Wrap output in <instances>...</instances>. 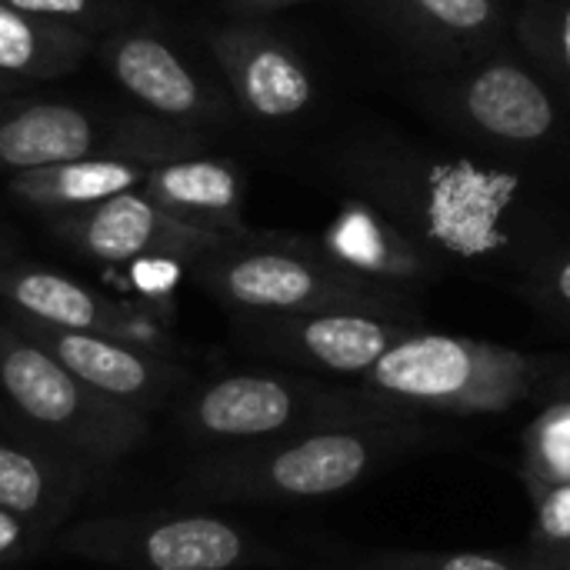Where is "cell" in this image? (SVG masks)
<instances>
[{
	"label": "cell",
	"instance_id": "15",
	"mask_svg": "<svg viewBox=\"0 0 570 570\" xmlns=\"http://www.w3.org/2000/svg\"><path fill=\"white\" fill-rule=\"evenodd\" d=\"M164 210L174 217L227 234V237H244L250 234L244 227V180L240 170L227 157H210V154H184L157 164L144 187Z\"/></svg>",
	"mask_w": 570,
	"mask_h": 570
},
{
	"label": "cell",
	"instance_id": "17",
	"mask_svg": "<svg viewBox=\"0 0 570 570\" xmlns=\"http://www.w3.org/2000/svg\"><path fill=\"white\" fill-rule=\"evenodd\" d=\"M77 461L0 441V511L53 528L80 498Z\"/></svg>",
	"mask_w": 570,
	"mask_h": 570
},
{
	"label": "cell",
	"instance_id": "14",
	"mask_svg": "<svg viewBox=\"0 0 570 570\" xmlns=\"http://www.w3.org/2000/svg\"><path fill=\"white\" fill-rule=\"evenodd\" d=\"M114 127L87 107L67 100H3L0 97V170L23 174L94 154Z\"/></svg>",
	"mask_w": 570,
	"mask_h": 570
},
{
	"label": "cell",
	"instance_id": "11",
	"mask_svg": "<svg viewBox=\"0 0 570 570\" xmlns=\"http://www.w3.org/2000/svg\"><path fill=\"white\" fill-rule=\"evenodd\" d=\"M97 53L114 83L134 104H140L144 114L180 127H197L224 117L220 97L157 30L120 23L104 33Z\"/></svg>",
	"mask_w": 570,
	"mask_h": 570
},
{
	"label": "cell",
	"instance_id": "6",
	"mask_svg": "<svg viewBox=\"0 0 570 570\" xmlns=\"http://www.w3.org/2000/svg\"><path fill=\"white\" fill-rule=\"evenodd\" d=\"M200 147L204 137L194 127L167 124L150 114H134L117 120L110 137L94 154L40 170L10 174L7 190L30 210L63 217L140 190L157 164L184 154H200Z\"/></svg>",
	"mask_w": 570,
	"mask_h": 570
},
{
	"label": "cell",
	"instance_id": "12",
	"mask_svg": "<svg viewBox=\"0 0 570 570\" xmlns=\"http://www.w3.org/2000/svg\"><path fill=\"white\" fill-rule=\"evenodd\" d=\"M27 337H33L43 351H50L73 377H80L97 394L127 404L140 414L167 404L177 391H184L187 374L160 351H147L140 344L87 334V331H60L30 321H13Z\"/></svg>",
	"mask_w": 570,
	"mask_h": 570
},
{
	"label": "cell",
	"instance_id": "5",
	"mask_svg": "<svg viewBox=\"0 0 570 570\" xmlns=\"http://www.w3.org/2000/svg\"><path fill=\"white\" fill-rule=\"evenodd\" d=\"M407 417L421 414L381 401L364 387H327L281 374H227L200 384L177 407V421L194 441L220 448L261 444L341 424Z\"/></svg>",
	"mask_w": 570,
	"mask_h": 570
},
{
	"label": "cell",
	"instance_id": "33",
	"mask_svg": "<svg viewBox=\"0 0 570 570\" xmlns=\"http://www.w3.org/2000/svg\"><path fill=\"white\" fill-rule=\"evenodd\" d=\"M0 257H3V240H0Z\"/></svg>",
	"mask_w": 570,
	"mask_h": 570
},
{
	"label": "cell",
	"instance_id": "13",
	"mask_svg": "<svg viewBox=\"0 0 570 570\" xmlns=\"http://www.w3.org/2000/svg\"><path fill=\"white\" fill-rule=\"evenodd\" d=\"M210 53L234 94V104L264 124L301 117L314 100V77L304 57L261 27H220L210 33Z\"/></svg>",
	"mask_w": 570,
	"mask_h": 570
},
{
	"label": "cell",
	"instance_id": "23",
	"mask_svg": "<svg viewBox=\"0 0 570 570\" xmlns=\"http://www.w3.org/2000/svg\"><path fill=\"white\" fill-rule=\"evenodd\" d=\"M30 17L40 20H53L63 27H77L83 33H97V30H114L124 23L127 3L124 0H3Z\"/></svg>",
	"mask_w": 570,
	"mask_h": 570
},
{
	"label": "cell",
	"instance_id": "20",
	"mask_svg": "<svg viewBox=\"0 0 570 570\" xmlns=\"http://www.w3.org/2000/svg\"><path fill=\"white\" fill-rule=\"evenodd\" d=\"M327 570H534L521 554H481V551H341Z\"/></svg>",
	"mask_w": 570,
	"mask_h": 570
},
{
	"label": "cell",
	"instance_id": "29",
	"mask_svg": "<svg viewBox=\"0 0 570 570\" xmlns=\"http://www.w3.org/2000/svg\"><path fill=\"white\" fill-rule=\"evenodd\" d=\"M294 3H307V0H230V7L244 10V13H267V10H281V7H294Z\"/></svg>",
	"mask_w": 570,
	"mask_h": 570
},
{
	"label": "cell",
	"instance_id": "9",
	"mask_svg": "<svg viewBox=\"0 0 570 570\" xmlns=\"http://www.w3.org/2000/svg\"><path fill=\"white\" fill-rule=\"evenodd\" d=\"M0 304L13 314V321L107 334L160 354L170 351L160 314L144 304H120L40 264H0Z\"/></svg>",
	"mask_w": 570,
	"mask_h": 570
},
{
	"label": "cell",
	"instance_id": "10",
	"mask_svg": "<svg viewBox=\"0 0 570 570\" xmlns=\"http://www.w3.org/2000/svg\"><path fill=\"white\" fill-rule=\"evenodd\" d=\"M411 331H417L411 321H397L371 311L247 317V334L264 351L291 364L344 374V377H364Z\"/></svg>",
	"mask_w": 570,
	"mask_h": 570
},
{
	"label": "cell",
	"instance_id": "25",
	"mask_svg": "<svg viewBox=\"0 0 570 570\" xmlns=\"http://www.w3.org/2000/svg\"><path fill=\"white\" fill-rule=\"evenodd\" d=\"M428 23L458 33V37H474L484 33L498 23V7L494 0H407Z\"/></svg>",
	"mask_w": 570,
	"mask_h": 570
},
{
	"label": "cell",
	"instance_id": "18",
	"mask_svg": "<svg viewBox=\"0 0 570 570\" xmlns=\"http://www.w3.org/2000/svg\"><path fill=\"white\" fill-rule=\"evenodd\" d=\"M94 50V37L53 20L30 17L0 0V73L33 83L77 70Z\"/></svg>",
	"mask_w": 570,
	"mask_h": 570
},
{
	"label": "cell",
	"instance_id": "28",
	"mask_svg": "<svg viewBox=\"0 0 570 570\" xmlns=\"http://www.w3.org/2000/svg\"><path fill=\"white\" fill-rule=\"evenodd\" d=\"M37 531L40 528L33 521L17 518L10 511H0V564L10 561V558H17V554H23L33 544Z\"/></svg>",
	"mask_w": 570,
	"mask_h": 570
},
{
	"label": "cell",
	"instance_id": "4",
	"mask_svg": "<svg viewBox=\"0 0 570 570\" xmlns=\"http://www.w3.org/2000/svg\"><path fill=\"white\" fill-rule=\"evenodd\" d=\"M0 401L43 451L77 464H114L150 434L147 414L87 387L13 321H0Z\"/></svg>",
	"mask_w": 570,
	"mask_h": 570
},
{
	"label": "cell",
	"instance_id": "1",
	"mask_svg": "<svg viewBox=\"0 0 570 570\" xmlns=\"http://www.w3.org/2000/svg\"><path fill=\"white\" fill-rule=\"evenodd\" d=\"M444 441L448 434L424 424V417L321 428L224 448L187 474V488L214 501H317L344 494Z\"/></svg>",
	"mask_w": 570,
	"mask_h": 570
},
{
	"label": "cell",
	"instance_id": "21",
	"mask_svg": "<svg viewBox=\"0 0 570 570\" xmlns=\"http://www.w3.org/2000/svg\"><path fill=\"white\" fill-rule=\"evenodd\" d=\"M521 484H570V401H551L521 434Z\"/></svg>",
	"mask_w": 570,
	"mask_h": 570
},
{
	"label": "cell",
	"instance_id": "7",
	"mask_svg": "<svg viewBox=\"0 0 570 570\" xmlns=\"http://www.w3.org/2000/svg\"><path fill=\"white\" fill-rule=\"evenodd\" d=\"M60 548L97 564L134 570H237L274 561L244 528L217 514L83 521L60 538Z\"/></svg>",
	"mask_w": 570,
	"mask_h": 570
},
{
	"label": "cell",
	"instance_id": "31",
	"mask_svg": "<svg viewBox=\"0 0 570 570\" xmlns=\"http://www.w3.org/2000/svg\"><path fill=\"white\" fill-rule=\"evenodd\" d=\"M541 387H548L554 401H570V374H558V377H548V381H544Z\"/></svg>",
	"mask_w": 570,
	"mask_h": 570
},
{
	"label": "cell",
	"instance_id": "22",
	"mask_svg": "<svg viewBox=\"0 0 570 570\" xmlns=\"http://www.w3.org/2000/svg\"><path fill=\"white\" fill-rule=\"evenodd\" d=\"M534 508V531L528 554H564L570 551V484H524Z\"/></svg>",
	"mask_w": 570,
	"mask_h": 570
},
{
	"label": "cell",
	"instance_id": "30",
	"mask_svg": "<svg viewBox=\"0 0 570 570\" xmlns=\"http://www.w3.org/2000/svg\"><path fill=\"white\" fill-rule=\"evenodd\" d=\"M524 554H528V551H524ZM528 558H531L534 570H570V551H564V554H544V558L528 554Z\"/></svg>",
	"mask_w": 570,
	"mask_h": 570
},
{
	"label": "cell",
	"instance_id": "24",
	"mask_svg": "<svg viewBox=\"0 0 570 570\" xmlns=\"http://www.w3.org/2000/svg\"><path fill=\"white\" fill-rule=\"evenodd\" d=\"M190 264L180 261V257H167V254H150V257H137L124 267L127 274V287L134 291V304H144L150 307L154 314H160L164 307H170L180 281H184V271Z\"/></svg>",
	"mask_w": 570,
	"mask_h": 570
},
{
	"label": "cell",
	"instance_id": "16",
	"mask_svg": "<svg viewBox=\"0 0 570 570\" xmlns=\"http://www.w3.org/2000/svg\"><path fill=\"white\" fill-rule=\"evenodd\" d=\"M461 114L494 140L538 144L551 137L558 110L548 87L511 60L484 63L461 87Z\"/></svg>",
	"mask_w": 570,
	"mask_h": 570
},
{
	"label": "cell",
	"instance_id": "2",
	"mask_svg": "<svg viewBox=\"0 0 570 570\" xmlns=\"http://www.w3.org/2000/svg\"><path fill=\"white\" fill-rule=\"evenodd\" d=\"M197 284L244 317H284L314 311H371L414 324L401 287L364 277L324 250L264 244L250 234L227 240L190 264Z\"/></svg>",
	"mask_w": 570,
	"mask_h": 570
},
{
	"label": "cell",
	"instance_id": "32",
	"mask_svg": "<svg viewBox=\"0 0 570 570\" xmlns=\"http://www.w3.org/2000/svg\"><path fill=\"white\" fill-rule=\"evenodd\" d=\"M23 87V80H13V77H3L0 73V97H7V94H13V90H20Z\"/></svg>",
	"mask_w": 570,
	"mask_h": 570
},
{
	"label": "cell",
	"instance_id": "19",
	"mask_svg": "<svg viewBox=\"0 0 570 570\" xmlns=\"http://www.w3.org/2000/svg\"><path fill=\"white\" fill-rule=\"evenodd\" d=\"M321 250L331 261H337L364 277L394 284V287L414 284V281H424L434 274L431 261L411 240H404L391 227L374 224L367 214L347 217L337 227H331Z\"/></svg>",
	"mask_w": 570,
	"mask_h": 570
},
{
	"label": "cell",
	"instance_id": "3",
	"mask_svg": "<svg viewBox=\"0 0 570 570\" xmlns=\"http://www.w3.org/2000/svg\"><path fill=\"white\" fill-rule=\"evenodd\" d=\"M551 377V361L488 344L411 331L364 377L361 387L414 414H508Z\"/></svg>",
	"mask_w": 570,
	"mask_h": 570
},
{
	"label": "cell",
	"instance_id": "8",
	"mask_svg": "<svg viewBox=\"0 0 570 570\" xmlns=\"http://www.w3.org/2000/svg\"><path fill=\"white\" fill-rule=\"evenodd\" d=\"M53 234L83 257L107 267H127L130 261L150 254H167L194 264L234 240L227 234H214L174 217L144 190H130L87 210L53 217Z\"/></svg>",
	"mask_w": 570,
	"mask_h": 570
},
{
	"label": "cell",
	"instance_id": "27",
	"mask_svg": "<svg viewBox=\"0 0 570 570\" xmlns=\"http://www.w3.org/2000/svg\"><path fill=\"white\" fill-rule=\"evenodd\" d=\"M538 297L544 307L570 317V254L538 271Z\"/></svg>",
	"mask_w": 570,
	"mask_h": 570
},
{
	"label": "cell",
	"instance_id": "26",
	"mask_svg": "<svg viewBox=\"0 0 570 570\" xmlns=\"http://www.w3.org/2000/svg\"><path fill=\"white\" fill-rule=\"evenodd\" d=\"M528 27H531V43L570 83V0L538 7Z\"/></svg>",
	"mask_w": 570,
	"mask_h": 570
}]
</instances>
